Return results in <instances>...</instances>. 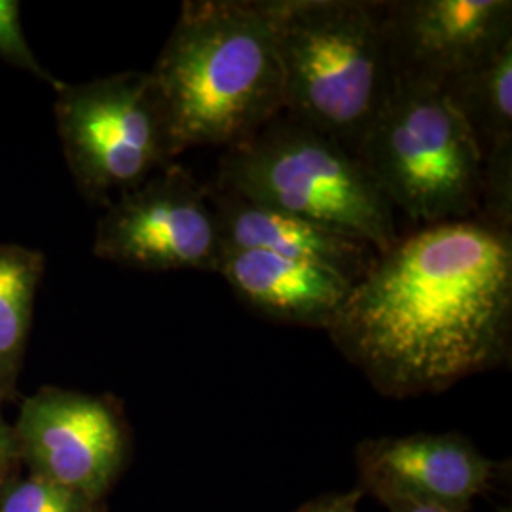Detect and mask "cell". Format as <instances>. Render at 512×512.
<instances>
[{"label":"cell","mask_w":512,"mask_h":512,"mask_svg":"<svg viewBox=\"0 0 512 512\" xmlns=\"http://www.w3.org/2000/svg\"><path fill=\"white\" fill-rule=\"evenodd\" d=\"M327 332L393 399L509 363L512 232L473 217L399 239L353 285Z\"/></svg>","instance_id":"obj_1"},{"label":"cell","mask_w":512,"mask_h":512,"mask_svg":"<svg viewBox=\"0 0 512 512\" xmlns=\"http://www.w3.org/2000/svg\"><path fill=\"white\" fill-rule=\"evenodd\" d=\"M150 74L179 154L238 147L283 114L270 0H188Z\"/></svg>","instance_id":"obj_2"},{"label":"cell","mask_w":512,"mask_h":512,"mask_svg":"<svg viewBox=\"0 0 512 512\" xmlns=\"http://www.w3.org/2000/svg\"><path fill=\"white\" fill-rule=\"evenodd\" d=\"M283 112L359 152L393 88L378 2L270 0Z\"/></svg>","instance_id":"obj_3"},{"label":"cell","mask_w":512,"mask_h":512,"mask_svg":"<svg viewBox=\"0 0 512 512\" xmlns=\"http://www.w3.org/2000/svg\"><path fill=\"white\" fill-rule=\"evenodd\" d=\"M217 188L342 230L378 255L401 239L395 209L359 156L285 112L224 150Z\"/></svg>","instance_id":"obj_4"},{"label":"cell","mask_w":512,"mask_h":512,"mask_svg":"<svg viewBox=\"0 0 512 512\" xmlns=\"http://www.w3.org/2000/svg\"><path fill=\"white\" fill-rule=\"evenodd\" d=\"M357 156L391 207L416 222L478 215L484 152L437 86L395 78Z\"/></svg>","instance_id":"obj_5"},{"label":"cell","mask_w":512,"mask_h":512,"mask_svg":"<svg viewBox=\"0 0 512 512\" xmlns=\"http://www.w3.org/2000/svg\"><path fill=\"white\" fill-rule=\"evenodd\" d=\"M54 92L65 162L93 207H109L179 156L150 71L59 82Z\"/></svg>","instance_id":"obj_6"},{"label":"cell","mask_w":512,"mask_h":512,"mask_svg":"<svg viewBox=\"0 0 512 512\" xmlns=\"http://www.w3.org/2000/svg\"><path fill=\"white\" fill-rule=\"evenodd\" d=\"M93 255L141 272L217 274L224 241L209 186L167 165L105 207Z\"/></svg>","instance_id":"obj_7"},{"label":"cell","mask_w":512,"mask_h":512,"mask_svg":"<svg viewBox=\"0 0 512 512\" xmlns=\"http://www.w3.org/2000/svg\"><path fill=\"white\" fill-rule=\"evenodd\" d=\"M14 433L35 475L92 501L109 492L128 454V429L116 404L67 389L48 387L29 397Z\"/></svg>","instance_id":"obj_8"},{"label":"cell","mask_w":512,"mask_h":512,"mask_svg":"<svg viewBox=\"0 0 512 512\" xmlns=\"http://www.w3.org/2000/svg\"><path fill=\"white\" fill-rule=\"evenodd\" d=\"M393 78L442 88L512 40L511 0L378 2Z\"/></svg>","instance_id":"obj_9"},{"label":"cell","mask_w":512,"mask_h":512,"mask_svg":"<svg viewBox=\"0 0 512 512\" xmlns=\"http://www.w3.org/2000/svg\"><path fill=\"white\" fill-rule=\"evenodd\" d=\"M359 490L389 501H410L448 512H469L492 494L503 465L486 458L459 433H414L365 439L355 448Z\"/></svg>","instance_id":"obj_10"},{"label":"cell","mask_w":512,"mask_h":512,"mask_svg":"<svg viewBox=\"0 0 512 512\" xmlns=\"http://www.w3.org/2000/svg\"><path fill=\"white\" fill-rule=\"evenodd\" d=\"M217 274L256 313L311 329L327 330L355 285L329 268L255 249H224Z\"/></svg>","instance_id":"obj_11"},{"label":"cell","mask_w":512,"mask_h":512,"mask_svg":"<svg viewBox=\"0 0 512 512\" xmlns=\"http://www.w3.org/2000/svg\"><path fill=\"white\" fill-rule=\"evenodd\" d=\"M224 249H255L311 262L357 283L378 253L363 241L327 224L209 188Z\"/></svg>","instance_id":"obj_12"},{"label":"cell","mask_w":512,"mask_h":512,"mask_svg":"<svg viewBox=\"0 0 512 512\" xmlns=\"http://www.w3.org/2000/svg\"><path fill=\"white\" fill-rule=\"evenodd\" d=\"M478 145L512 137V40L440 88Z\"/></svg>","instance_id":"obj_13"},{"label":"cell","mask_w":512,"mask_h":512,"mask_svg":"<svg viewBox=\"0 0 512 512\" xmlns=\"http://www.w3.org/2000/svg\"><path fill=\"white\" fill-rule=\"evenodd\" d=\"M46 258L18 243H0V397L18 376L33 323Z\"/></svg>","instance_id":"obj_14"},{"label":"cell","mask_w":512,"mask_h":512,"mask_svg":"<svg viewBox=\"0 0 512 512\" xmlns=\"http://www.w3.org/2000/svg\"><path fill=\"white\" fill-rule=\"evenodd\" d=\"M476 219L512 232V137L484 148Z\"/></svg>","instance_id":"obj_15"},{"label":"cell","mask_w":512,"mask_h":512,"mask_svg":"<svg viewBox=\"0 0 512 512\" xmlns=\"http://www.w3.org/2000/svg\"><path fill=\"white\" fill-rule=\"evenodd\" d=\"M97 501L33 475L6 490L0 512H95Z\"/></svg>","instance_id":"obj_16"},{"label":"cell","mask_w":512,"mask_h":512,"mask_svg":"<svg viewBox=\"0 0 512 512\" xmlns=\"http://www.w3.org/2000/svg\"><path fill=\"white\" fill-rule=\"evenodd\" d=\"M0 59L16 69L37 76L38 80L54 90L59 86V80L38 61L25 38L18 0H0Z\"/></svg>","instance_id":"obj_17"},{"label":"cell","mask_w":512,"mask_h":512,"mask_svg":"<svg viewBox=\"0 0 512 512\" xmlns=\"http://www.w3.org/2000/svg\"><path fill=\"white\" fill-rule=\"evenodd\" d=\"M363 492L351 490L346 494H325L311 499L294 512H359V501Z\"/></svg>","instance_id":"obj_18"},{"label":"cell","mask_w":512,"mask_h":512,"mask_svg":"<svg viewBox=\"0 0 512 512\" xmlns=\"http://www.w3.org/2000/svg\"><path fill=\"white\" fill-rule=\"evenodd\" d=\"M18 440L14 429L4 421L0 414V475L6 471L8 463L16 456L18 452Z\"/></svg>","instance_id":"obj_19"},{"label":"cell","mask_w":512,"mask_h":512,"mask_svg":"<svg viewBox=\"0 0 512 512\" xmlns=\"http://www.w3.org/2000/svg\"><path fill=\"white\" fill-rule=\"evenodd\" d=\"M385 507L389 509V512H448L435 509V507L416 505V503H410V501H389V503H385Z\"/></svg>","instance_id":"obj_20"},{"label":"cell","mask_w":512,"mask_h":512,"mask_svg":"<svg viewBox=\"0 0 512 512\" xmlns=\"http://www.w3.org/2000/svg\"><path fill=\"white\" fill-rule=\"evenodd\" d=\"M499 512H511V509L507 507V509H499Z\"/></svg>","instance_id":"obj_21"}]
</instances>
